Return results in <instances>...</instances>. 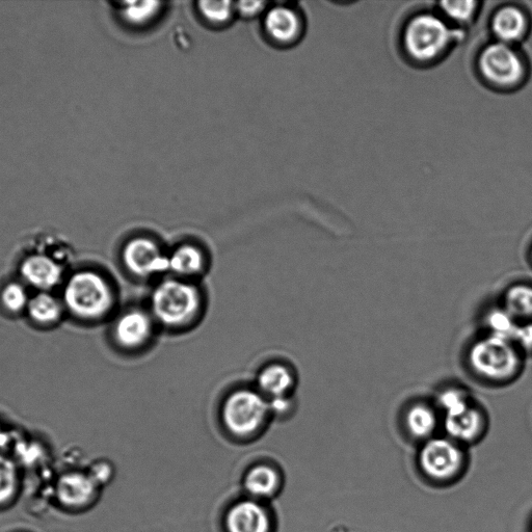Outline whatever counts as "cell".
Segmentation results:
<instances>
[{"label": "cell", "mask_w": 532, "mask_h": 532, "mask_svg": "<svg viewBox=\"0 0 532 532\" xmlns=\"http://www.w3.org/2000/svg\"><path fill=\"white\" fill-rule=\"evenodd\" d=\"M204 303L197 282L168 276L153 288L148 309L158 327L182 331L199 321Z\"/></svg>", "instance_id": "1"}, {"label": "cell", "mask_w": 532, "mask_h": 532, "mask_svg": "<svg viewBox=\"0 0 532 532\" xmlns=\"http://www.w3.org/2000/svg\"><path fill=\"white\" fill-rule=\"evenodd\" d=\"M468 364L475 376L493 384L515 381L524 366V355L511 339L486 334L471 344Z\"/></svg>", "instance_id": "2"}, {"label": "cell", "mask_w": 532, "mask_h": 532, "mask_svg": "<svg viewBox=\"0 0 532 532\" xmlns=\"http://www.w3.org/2000/svg\"><path fill=\"white\" fill-rule=\"evenodd\" d=\"M220 414L226 432L237 440L256 437L273 417L268 399L255 387H241L229 392Z\"/></svg>", "instance_id": "3"}, {"label": "cell", "mask_w": 532, "mask_h": 532, "mask_svg": "<svg viewBox=\"0 0 532 532\" xmlns=\"http://www.w3.org/2000/svg\"><path fill=\"white\" fill-rule=\"evenodd\" d=\"M64 301L76 316L96 319L108 314L115 302L113 289L108 281L93 272L73 275L64 291Z\"/></svg>", "instance_id": "4"}, {"label": "cell", "mask_w": 532, "mask_h": 532, "mask_svg": "<svg viewBox=\"0 0 532 532\" xmlns=\"http://www.w3.org/2000/svg\"><path fill=\"white\" fill-rule=\"evenodd\" d=\"M454 38L455 33L442 18L433 14H421L407 25L404 45L412 59L430 62L439 58Z\"/></svg>", "instance_id": "5"}, {"label": "cell", "mask_w": 532, "mask_h": 532, "mask_svg": "<svg viewBox=\"0 0 532 532\" xmlns=\"http://www.w3.org/2000/svg\"><path fill=\"white\" fill-rule=\"evenodd\" d=\"M418 461L425 475L437 482H445L461 472L465 454L458 442L448 437H434L424 442Z\"/></svg>", "instance_id": "6"}, {"label": "cell", "mask_w": 532, "mask_h": 532, "mask_svg": "<svg viewBox=\"0 0 532 532\" xmlns=\"http://www.w3.org/2000/svg\"><path fill=\"white\" fill-rule=\"evenodd\" d=\"M122 259L129 274L149 280L169 274L168 252L149 236H137L128 241Z\"/></svg>", "instance_id": "7"}, {"label": "cell", "mask_w": 532, "mask_h": 532, "mask_svg": "<svg viewBox=\"0 0 532 532\" xmlns=\"http://www.w3.org/2000/svg\"><path fill=\"white\" fill-rule=\"evenodd\" d=\"M478 69L486 81L497 87L517 85L524 76V64L518 52L509 44L488 45L478 59Z\"/></svg>", "instance_id": "8"}, {"label": "cell", "mask_w": 532, "mask_h": 532, "mask_svg": "<svg viewBox=\"0 0 532 532\" xmlns=\"http://www.w3.org/2000/svg\"><path fill=\"white\" fill-rule=\"evenodd\" d=\"M157 327L149 309L131 308L118 317L114 337L122 349L137 352L149 347Z\"/></svg>", "instance_id": "9"}, {"label": "cell", "mask_w": 532, "mask_h": 532, "mask_svg": "<svg viewBox=\"0 0 532 532\" xmlns=\"http://www.w3.org/2000/svg\"><path fill=\"white\" fill-rule=\"evenodd\" d=\"M225 528L227 532H273L274 521L262 501L248 497L228 509Z\"/></svg>", "instance_id": "10"}, {"label": "cell", "mask_w": 532, "mask_h": 532, "mask_svg": "<svg viewBox=\"0 0 532 532\" xmlns=\"http://www.w3.org/2000/svg\"><path fill=\"white\" fill-rule=\"evenodd\" d=\"M297 375L290 365L284 362H271L261 367L256 377L255 388L269 403L294 399Z\"/></svg>", "instance_id": "11"}, {"label": "cell", "mask_w": 532, "mask_h": 532, "mask_svg": "<svg viewBox=\"0 0 532 532\" xmlns=\"http://www.w3.org/2000/svg\"><path fill=\"white\" fill-rule=\"evenodd\" d=\"M443 418L444 430L448 438L459 444L474 442L486 431V413L475 402Z\"/></svg>", "instance_id": "12"}, {"label": "cell", "mask_w": 532, "mask_h": 532, "mask_svg": "<svg viewBox=\"0 0 532 532\" xmlns=\"http://www.w3.org/2000/svg\"><path fill=\"white\" fill-rule=\"evenodd\" d=\"M264 31L278 45L288 46L298 42L303 34L300 14L289 7L277 6L266 12Z\"/></svg>", "instance_id": "13"}, {"label": "cell", "mask_w": 532, "mask_h": 532, "mask_svg": "<svg viewBox=\"0 0 532 532\" xmlns=\"http://www.w3.org/2000/svg\"><path fill=\"white\" fill-rule=\"evenodd\" d=\"M169 276L195 281L206 273L208 258L196 244L184 243L168 252Z\"/></svg>", "instance_id": "14"}, {"label": "cell", "mask_w": 532, "mask_h": 532, "mask_svg": "<svg viewBox=\"0 0 532 532\" xmlns=\"http://www.w3.org/2000/svg\"><path fill=\"white\" fill-rule=\"evenodd\" d=\"M243 486L249 498L263 502L276 497L280 492L282 475L273 465L257 464L246 472Z\"/></svg>", "instance_id": "15"}, {"label": "cell", "mask_w": 532, "mask_h": 532, "mask_svg": "<svg viewBox=\"0 0 532 532\" xmlns=\"http://www.w3.org/2000/svg\"><path fill=\"white\" fill-rule=\"evenodd\" d=\"M96 484L94 478L88 475L79 473L67 474L61 478L59 483V498L67 507H84L94 498Z\"/></svg>", "instance_id": "16"}, {"label": "cell", "mask_w": 532, "mask_h": 532, "mask_svg": "<svg viewBox=\"0 0 532 532\" xmlns=\"http://www.w3.org/2000/svg\"><path fill=\"white\" fill-rule=\"evenodd\" d=\"M21 273L26 281L42 290L55 287L62 277L60 265L43 255H33L26 259L22 263Z\"/></svg>", "instance_id": "17"}, {"label": "cell", "mask_w": 532, "mask_h": 532, "mask_svg": "<svg viewBox=\"0 0 532 532\" xmlns=\"http://www.w3.org/2000/svg\"><path fill=\"white\" fill-rule=\"evenodd\" d=\"M492 30L498 42L510 45L525 35L527 30L526 16L516 7H503L493 17Z\"/></svg>", "instance_id": "18"}, {"label": "cell", "mask_w": 532, "mask_h": 532, "mask_svg": "<svg viewBox=\"0 0 532 532\" xmlns=\"http://www.w3.org/2000/svg\"><path fill=\"white\" fill-rule=\"evenodd\" d=\"M405 423L412 437L425 442L434 438L439 417L433 406L427 403H416L407 410Z\"/></svg>", "instance_id": "19"}, {"label": "cell", "mask_w": 532, "mask_h": 532, "mask_svg": "<svg viewBox=\"0 0 532 532\" xmlns=\"http://www.w3.org/2000/svg\"><path fill=\"white\" fill-rule=\"evenodd\" d=\"M165 4L159 2H135L117 4L120 19L131 28L144 29L153 24L164 12Z\"/></svg>", "instance_id": "20"}, {"label": "cell", "mask_w": 532, "mask_h": 532, "mask_svg": "<svg viewBox=\"0 0 532 532\" xmlns=\"http://www.w3.org/2000/svg\"><path fill=\"white\" fill-rule=\"evenodd\" d=\"M501 305L520 323L532 321V284L516 283L504 291Z\"/></svg>", "instance_id": "21"}, {"label": "cell", "mask_w": 532, "mask_h": 532, "mask_svg": "<svg viewBox=\"0 0 532 532\" xmlns=\"http://www.w3.org/2000/svg\"><path fill=\"white\" fill-rule=\"evenodd\" d=\"M488 334L513 340L519 322L502 305L490 309L485 316Z\"/></svg>", "instance_id": "22"}, {"label": "cell", "mask_w": 532, "mask_h": 532, "mask_svg": "<svg viewBox=\"0 0 532 532\" xmlns=\"http://www.w3.org/2000/svg\"><path fill=\"white\" fill-rule=\"evenodd\" d=\"M28 309L34 321L42 325L56 323L62 315L59 301L46 292H42L30 300Z\"/></svg>", "instance_id": "23"}, {"label": "cell", "mask_w": 532, "mask_h": 532, "mask_svg": "<svg viewBox=\"0 0 532 532\" xmlns=\"http://www.w3.org/2000/svg\"><path fill=\"white\" fill-rule=\"evenodd\" d=\"M198 10L208 24L217 28L228 25L236 15L232 2H200Z\"/></svg>", "instance_id": "24"}, {"label": "cell", "mask_w": 532, "mask_h": 532, "mask_svg": "<svg viewBox=\"0 0 532 532\" xmlns=\"http://www.w3.org/2000/svg\"><path fill=\"white\" fill-rule=\"evenodd\" d=\"M473 401L471 394L460 387H449L444 389L438 396V406L442 410L443 416L455 413Z\"/></svg>", "instance_id": "25"}, {"label": "cell", "mask_w": 532, "mask_h": 532, "mask_svg": "<svg viewBox=\"0 0 532 532\" xmlns=\"http://www.w3.org/2000/svg\"><path fill=\"white\" fill-rule=\"evenodd\" d=\"M17 490V472L14 464L0 456V504L7 503Z\"/></svg>", "instance_id": "26"}, {"label": "cell", "mask_w": 532, "mask_h": 532, "mask_svg": "<svg viewBox=\"0 0 532 532\" xmlns=\"http://www.w3.org/2000/svg\"><path fill=\"white\" fill-rule=\"evenodd\" d=\"M2 299L5 307L12 312H19L28 307L30 303L24 287L18 283L6 286Z\"/></svg>", "instance_id": "27"}, {"label": "cell", "mask_w": 532, "mask_h": 532, "mask_svg": "<svg viewBox=\"0 0 532 532\" xmlns=\"http://www.w3.org/2000/svg\"><path fill=\"white\" fill-rule=\"evenodd\" d=\"M476 2H443L441 9L444 14L457 22H468L477 11Z\"/></svg>", "instance_id": "28"}, {"label": "cell", "mask_w": 532, "mask_h": 532, "mask_svg": "<svg viewBox=\"0 0 532 532\" xmlns=\"http://www.w3.org/2000/svg\"><path fill=\"white\" fill-rule=\"evenodd\" d=\"M513 341L524 356H532V321L519 324Z\"/></svg>", "instance_id": "29"}, {"label": "cell", "mask_w": 532, "mask_h": 532, "mask_svg": "<svg viewBox=\"0 0 532 532\" xmlns=\"http://www.w3.org/2000/svg\"><path fill=\"white\" fill-rule=\"evenodd\" d=\"M235 13L243 18H255L264 12L268 3L265 2H239L234 4Z\"/></svg>", "instance_id": "30"}, {"label": "cell", "mask_w": 532, "mask_h": 532, "mask_svg": "<svg viewBox=\"0 0 532 532\" xmlns=\"http://www.w3.org/2000/svg\"><path fill=\"white\" fill-rule=\"evenodd\" d=\"M9 443V437L7 433L0 430V449L4 448Z\"/></svg>", "instance_id": "31"}, {"label": "cell", "mask_w": 532, "mask_h": 532, "mask_svg": "<svg viewBox=\"0 0 532 532\" xmlns=\"http://www.w3.org/2000/svg\"><path fill=\"white\" fill-rule=\"evenodd\" d=\"M530 259L532 261V249H531V252H530Z\"/></svg>", "instance_id": "32"}]
</instances>
